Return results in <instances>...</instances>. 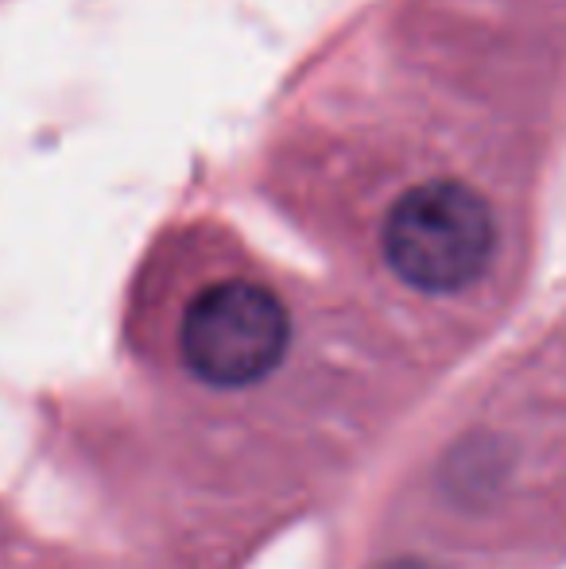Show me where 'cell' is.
Wrapping results in <instances>:
<instances>
[{
  "label": "cell",
  "instance_id": "2",
  "mask_svg": "<svg viewBox=\"0 0 566 569\" xmlns=\"http://www.w3.org/2000/svg\"><path fill=\"white\" fill-rule=\"evenodd\" d=\"M182 372L214 391H249L280 372L295 341V299L221 221H175L143 276Z\"/></svg>",
  "mask_w": 566,
  "mask_h": 569
},
{
  "label": "cell",
  "instance_id": "1",
  "mask_svg": "<svg viewBox=\"0 0 566 569\" xmlns=\"http://www.w3.org/2000/svg\"><path fill=\"white\" fill-rule=\"evenodd\" d=\"M547 159L520 86L454 20L380 4L287 86L265 190L380 283L430 307L508 276Z\"/></svg>",
  "mask_w": 566,
  "mask_h": 569
},
{
  "label": "cell",
  "instance_id": "3",
  "mask_svg": "<svg viewBox=\"0 0 566 569\" xmlns=\"http://www.w3.org/2000/svg\"><path fill=\"white\" fill-rule=\"evenodd\" d=\"M377 569H435V566L416 562V558H396V562H385V566H377Z\"/></svg>",
  "mask_w": 566,
  "mask_h": 569
}]
</instances>
